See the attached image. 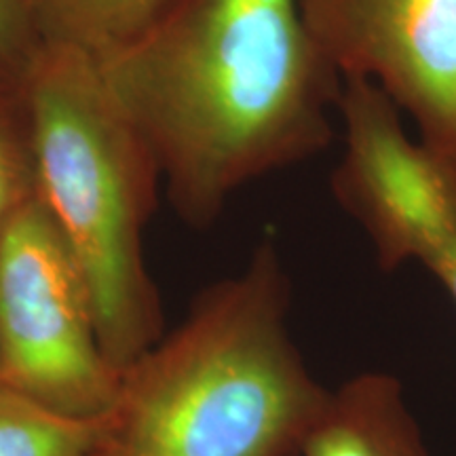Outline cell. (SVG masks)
Masks as SVG:
<instances>
[{
  "mask_svg": "<svg viewBox=\"0 0 456 456\" xmlns=\"http://www.w3.org/2000/svg\"><path fill=\"white\" fill-rule=\"evenodd\" d=\"M338 108L345 155L334 195L355 218L385 271L420 262L456 306V182L420 142L408 138L399 108L363 78H345Z\"/></svg>",
  "mask_w": 456,
  "mask_h": 456,
  "instance_id": "5",
  "label": "cell"
},
{
  "mask_svg": "<svg viewBox=\"0 0 456 456\" xmlns=\"http://www.w3.org/2000/svg\"><path fill=\"white\" fill-rule=\"evenodd\" d=\"M91 456H106V454H104V448H102V442H100V446H98V450H95V452H94V454H91Z\"/></svg>",
  "mask_w": 456,
  "mask_h": 456,
  "instance_id": "12",
  "label": "cell"
},
{
  "mask_svg": "<svg viewBox=\"0 0 456 456\" xmlns=\"http://www.w3.org/2000/svg\"><path fill=\"white\" fill-rule=\"evenodd\" d=\"M330 391L289 330L273 239L121 372L106 456H302Z\"/></svg>",
  "mask_w": 456,
  "mask_h": 456,
  "instance_id": "2",
  "label": "cell"
},
{
  "mask_svg": "<svg viewBox=\"0 0 456 456\" xmlns=\"http://www.w3.org/2000/svg\"><path fill=\"white\" fill-rule=\"evenodd\" d=\"M302 456H431L393 374L363 372L330 391Z\"/></svg>",
  "mask_w": 456,
  "mask_h": 456,
  "instance_id": "7",
  "label": "cell"
},
{
  "mask_svg": "<svg viewBox=\"0 0 456 456\" xmlns=\"http://www.w3.org/2000/svg\"><path fill=\"white\" fill-rule=\"evenodd\" d=\"M0 383L81 420H104L121 383L89 285L37 195L0 228Z\"/></svg>",
  "mask_w": 456,
  "mask_h": 456,
  "instance_id": "4",
  "label": "cell"
},
{
  "mask_svg": "<svg viewBox=\"0 0 456 456\" xmlns=\"http://www.w3.org/2000/svg\"><path fill=\"white\" fill-rule=\"evenodd\" d=\"M174 0H45L38 9L45 38L104 60L134 43Z\"/></svg>",
  "mask_w": 456,
  "mask_h": 456,
  "instance_id": "8",
  "label": "cell"
},
{
  "mask_svg": "<svg viewBox=\"0 0 456 456\" xmlns=\"http://www.w3.org/2000/svg\"><path fill=\"white\" fill-rule=\"evenodd\" d=\"M32 197L34 144L26 87L0 78V228Z\"/></svg>",
  "mask_w": 456,
  "mask_h": 456,
  "instance_id": "10",
  "label": "cell"
},
{
  "mask_svg": "<svg viewBox=\"0 0 456 456\" xmlns=\"http://www.w3.org/2000/svg\"><path fill=\"white\" fill-rule=\"evenodd\" d=\"M104 420H81L43 408L0 383V456H91Z\"/></svg>",
  "mask_w": 456,
  "mask_h": 456,
  "instance_id": "9",
  "label": "cell"
},
{
  "mask_svg": "<svg viewBox=\"0 0 456 456\" xmlns=\"http://www.w3.org/2000/svg\"><path fill=\"white\" fill-rule=\"evenodd\" d=\"M45 3V0H32V4H34V7H37V11L38 9H41V4Z\"/></svg>",
  "mask_w": 456,
  "mask_h": 456,
  "instance_id": "13",
  "label": "cell"
},
{
  "mask_svg": "<svg viewBox=\"0 0 456 456\" xmlns=\"http://www.w3.org/2000/svg\"><path fill=\"white\" fill-rule=\"evenodd\" d=\"M98 61L186 224H214L239 188L332 140L340 74L300 0H174Z\"/></svg>",
  "mask_w": 456,
  "mask_h": 456,
  "instance_id": "1",
  "label": "cell"
},
{
  "mask_svg": "<svg viewBox=\"0 0 456 456\" xmlns=\"http://www.w3.org/2000/svg\"><path fill=\"white\" fill-rule=\"evenodd\" d=\"M45 41L32 0H0V78L24 83Z\"/></svg>",
  "mask_w": 456,
  "mask_h": 456,
  "instance_id": "11",
  "label": "cell"
},
{
  "mask_svg": "<svg viewBox=\"0 0 456 456\" xmlns=\"http://www.w3.org/2000/svg\"><path fill=\"white\" fill-rule=\"evenodd\" d=\"M340 78H363L406 110L456 182V0H300Z\"/></svg>",
  "mask_w": 456,
  "mask_h": 456,
  "instance_id": "6",
  "label": "cell"
},
{
  "mask_svg": "<svg viewBox=\"0 0 456 456\" xmlns=\"http://www.w3.org/2000/svg\"><path fill=\"white\" fill-rule=\"evenodd\" d=\"M24 87L34 195L77 260L102 346L123 372L165 332L142 248L161 175L83 49L47 38Z\"/></svg>",
  "mask_w": 456,
  "mask_h": 456,
  "instance_id": "3",
  "label": "cell"
}]
</instances>
